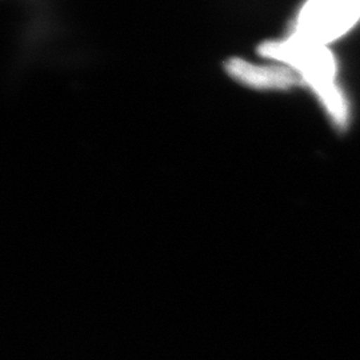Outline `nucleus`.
<instances>
[{"instance_id": "3", "label": "nucleus", "mask_w": 360, "mask_h": 360, "mask_svg": "<svg viewBox=\"0 0 360 360\" xmlns=\"http://www.w3.org/2000/svg\"><path fill=\"white\" fill-rule=\"evenodd\" d=\"M232 71L236 77L245 80L255 87L267 89H287L297 84H303V77L290 67H257L243 65L242 67L233 65Z\"/></svg>"}, {"instance_id": "2", "label": "nucleus", "mask_w": 360, "mask_h": 360, "mask_svg": "<svg viewBox=\"0 0 360 360\" xmlns=\"http://www.w3.org/2000/svg\"><path fill=\"white\" fill-rule=\"evenodd\" d=\"M360 18V0H307L291 37L327 44L345 35Z\"/></svg>"}, {"instance_id": "1", "label": "nucleus", "mask_w": 360, "mask_h": 360, "mask_svg": "<svg viewBox=\"0 0 360 360\" xmlns=\"http://www.w3.org/2000/svg\"><path fill=\"white\" fill-rule=\"evenodd\" d=\"M263 52L296 70L321 96L335 124L340 129L347 126V103L335 84L336 63L324 44L290 37L283 43H269Z\"/></svg>"}]
</instances>
